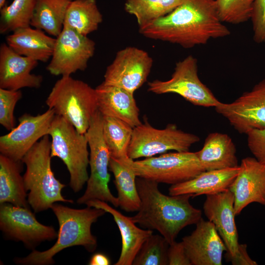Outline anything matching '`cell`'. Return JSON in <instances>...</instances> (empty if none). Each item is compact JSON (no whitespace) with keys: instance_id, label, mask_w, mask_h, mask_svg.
<instances>
[{"instance_id":"9","label":"cell","mask_w":265,"mask_h":265,"mask_svg":"<svg viewBox=\"0 0 265 265\" xmlns=\"http://www.w3.org/2000/svg\"><path fill=\"white\" fill-rule=\"evenodd\" d=\"M131 165L137 177L171 185L189 180L206 171L196 152L189 151L132 160Z\"/></svg>"},{"instance_id":"40","label":"cell","mask_w":265,"mask_h":265,"mask_svg":"<svg viewBox=\"0 0 265 265\" xmlns=\"http://www.w3.org/2000/svg\"><path fill=\"white\" fill-rule=\"evenodd\" d=\"M6 0H0V8H2L4 5H5Z\"/></svg>"},{"instance_id":"32","label":"cell","mask_w":265,"mask_h":265,"mask_svg":"<svg viewBox=\"0 0 265 265\" xmlns=\"http://www.w3.org/2000/svg\"><path fill=\"white\" fill-rule=\"evenodd\" d=\"M169 243L160 234L150 236L143 243L133 261V265H168Z\"/></svg>"},{"instance_id":"29","label":"cell","mask_w":265,"mask_h":265,"mask_svg":"<svg viewBox=\"0 0 265 265\" xmlns=\"http://www.w3.org/2000/svg\"><path fill=\"white\" fill-rule=\"evenodd\" d=\"M132 131L133 128L127 123L116 118L103 116V136L111 158L118 160L130 158L128 150Z\"/></svg>"},{"instance_id":"23","label":"cell","mask_w":265,"mask_h":265,"mask_svg":"<svg viewBox=\"0 0 265 265\" xmlns=\"http://www.w3.org/2000/svg\"><path fill=\"white\" fill-rule=\"evenodd\" d=\"M7 45L17 53L37 61L51 58L56 40L43 30L28 26L18 28L5 38Z\"/></svg>"},{"instance_id":"5","label":"cell","mask_w":265,"mask_h":265,"mask_svg":"<svg viewBox=\"0 0 265 265\" xmlns=\"http://www.w3.org/2000/svg\"><path fill=\"white\" fill-rule=\"evenodd\" d=\"M46 104L82 134L86 132L98 110L95 89L71 76L61 77L56 81Z\"/></svg>"},{"instance_id":"17","label":"cell","mask_w":265,"mask_h":265,"mask_svg":"<svg viewBox=\"0 0 265 265\" xmlns=\"http://www.w3.org/2000/svg\"><path fill=\"white\" fill-rule=\"evenodd\" d=\"M239 168L229 187L234 197L236 216L252 203L265 206V164L255 158L246 157L241 160Z\"/></svg>"},{"instance_id":"19","label":"cell","mask_w":265,"mask_h":265,"mask_svg":"<svg viewBox=\"0 0 265 265\" xmlns=\"http://www.w3.org/2000/svg\"><path fill=\"white\" fill-rule=\"evenodd\" d=\"M36 60L20 55L5 43L0 46V88L19 90L27 87L39 88L43 77L31 74L38 65Z\"/></svg>"},{"instance_id":"13","label":"cell","mask_w":265,"mask_h":265,"mask_svg":"<svg viewBox=\"0 0 265 265\" xmlns=\"http://www.w3.org/2000/svg\"><path fill=\"white\" fill-rule=\"evenodd\" d=\"M0 229L6 236L23 242L30 249L57 236L54 228L40 223L30 209L8 203L0 204Z\"/></svg>"},{"instance_id":"8","label":"cell","mask_w":265,"mask_h":265,"mask_svg":"<svg viewBox=\"0 0 265 265\" xmlns=\"http://www.w3.org/2000/svg\"><path fill=\"white\" fill-rule=\"evenodd\" d=\"M199 141L197 135L179 129L175 124H168L163 129H158L145 120L133 128L128 156L134 160L170 150L189 151L190 146Z\"/></svg>"},{"instance_id":"28","label":"cell","mask_w":265,"mask_h":265,"mask_svg":"<svg viewBox=\"0 0 265 265\" xmlns=\"http://www.w3.org/2000/svg\"><path fill=\"white\" fill-rule=\"evenodd\" d=\"M102 21L97 0H73L67 9L63 27L87 36L97 30Z\"/></svg>"},{"instance_id":"24","label":"cell","mask_w":265,"mask_h":265,"mask_svg":"<svg viewBox=\"0 0 265 265\" xmlns=\"http://www.w3.org/2000/svg\"><path fill=\"white\" fill-rule=\"evenodd\" d=\"M196 154L206 171L239 166L236 146L231 138L226 133L218 132L209 133L202 148Z\"/></svg>"},{"instance_id":"39","label":"cell","mask_w":265,"mask_h":265,"mask_svg":"<svg viewBox=\"0 0 265 265\" xmlns=\"http://www.w3.org/2000/svg\"><path fill=\"white\" fill-rule=\"evenodd\" d=\"M88 264L89 265H109L110 264V261L105 254L97 253L91 257Z\"/></svg>"},{"instance_id":"10","label":"cell","mask_w":265,"mask_h":265,"mask_svg":"<svg viewBox=\"0 0 265 265\" xmlns=\"http://www.w3.org/2000/svg\"><path fill=\"white\" fill-rule=\"evenodd\" d=\"M148 90L157 94L175 93L195 106H216L220 102L198 76L197 59L189 55L176 63L167 80H155L148 83Z\"/></svg>"},{"instance_id":"20","label":"cell","mask_w":265,"mask_h":265,"mask_svg":"<svg viewBox=\"0 0 265 265\" xmlns=\"http://www.w3.org/2000/svg\"><path fill=\"white\" fill-rule=\"evenodd\" d=\"M95 89L98 110L103 116L119 119L133 128L142 123L133 93L103 82Z\"/></svg>"},{"instance_id":"26","label":"cell","mask_w":265,"mask_h":265,"mask_svg":"<svg viewBox=\"0 0 265 265\" xmlns=\"http://www.w3.org/2000/svg\"><path fill=\"white\" fill-rule=\"evenodd\" d=\"M132 159L118 160L110 158L109 170L114 177V184L117 192L119 206L123 211L137 212L140 206V199L136 183V176L131 165Z\"/></svg>"},{"instance_id":"18","label":"cell","mask_w":265,"mask_h":265,"mask_svg":"<svg viewBox=\"0 0 265 265\" xmlns=\"http://www.w3.org/2000/svg\"><path fill=\"white\" fill-rule=\"evenodd\" d=\"M195 229L182 238L192 265H221L226 247L213 224L202 218Z\"/></svg>"},{"instance_id":"38","label":"cell","mask_w":265,"mask_h":265,"mask_svg":"<svg viewBox=\"0 0 265 265\" xmlns=\"http://www.w3.org/2000/svg\"><path fill=\"white\" fill-rule=\"evenodd\" d=\"M233 265H257V263L249 256L246 244H239L238 252L235 257L230 260Z\"/></svg>"},{"instance_id":"21","label":"cell","mask_w":265,"mask_h":265,"mask_svg":"<svg viewBox=\"0 0 265 265\" xmlns=\"http://www.w3.org/2000/svg\"><path fill=\"white\" fill-rule=\"evenodd\" d=\"M87 207L104 210L113 217L120 232L122 248L115 265H132L143 243L153 234V231L142 229L136 226L131 217H128L111 207L107 202L92 200L85 203Z\"/></svg>"},{"instance_id":"37","label":"cell","mask_w":265,"mask_h":265,"mask_svg":"<svg viewBox=\"0 0 265 265\" xmlns=\"http://www.w3.org/2000/svg\"><path fill=\"white\" fill-rule=\"evenodd\" d=\"M169 265H192L182 241H174L168 251Z\"/></svg>"},{"instance_id":"3","label":"cell","mask_w":265,"mask_h":265,"mask_svg":"<svg viewBox=\"0 0 265 265\" xmlns=\"http://www.w3.org/2000/svg\"><path fill=\"white\" fill-rule=\"evenodd\" d=\"M51 209L59 224L56 241L44 251L35 250L27 256L18 258L15 262L25 265H48L54 263L53 257L62 250L74 246H82L89 252L94 251L97 240L91 233L93 223L106 212L101 209L87 207L77 209L54 203Z\"/></svg>"},{"instance_id":"16","label":"cell","mask_w":265,"mask_h":265,"mask_svg":"<svg viewBox=\"0 0 265 265\" xmlns=\"http://www.w3.org/2000/svg\"><path fill=\"white\" fill-rule=\"evenodd\" d=\"M206 196L203 207L204 213L213 224L223 240L227 249L225 257L230 261L237 255L239 244L233 194L228 189Z\"/></svg>"},{"instance_id":"2","label":"cell","mask_w":265,"mask_h":265,"mask_svg":"<svg viewBox=\"0 0 265 265\" xmlns=\"http://www.w3.org/2000/svg\"><path fill=\"white\" fill-rule=\"evenodd\" d=\"M136 183L140 206L132 220L143 228L157 230L169 244L182 229L202 218V211L189 202L190 195H166L159 190L158 183L143 178L137 177Z\"/></svg>"},{"instance_id":"4","label":"cell","mask_w":265,"mask_h":265,"mask_svg":"<svg viewBox=\"0 0 265 265\" xmlns=\"http://www.w3.org/2000/svg\"><path fill=\"white\" fill-rule=\"evenodd\" d=\"M51 141L49 135L40 139L22 159L26 170L23 176L27 201L35 212L51 209L58 202L73 203L65 198L62 190L66 185L57 179L51 168Z\"/></svg>"},{"instance_id":"11","label":"cell","mask_w":265,"mask_h":265,"mask_svg":"<svg viewBox=\"0 0 265 265\" xmlns=\"http://www.w3.org/2000/svg\"><path fill=\"white\" fill-rule=\"evenodd\" d=\"M95 51V43L87 36L68 27L56 37L53 52L46 67L54 76H70L84 71Z\"/></svg>"},{"instance_id":"12","label":"cell","mask_w":265,"mask_h":265,"mask_svg":"<svg viewBox=\"0 0 265 265\" xmlns=\"http://www.w3.org/2000/svg\"><path fill=\"white\" fill-rule=\"evenodd\" d=\"M153 60L148 53L134 47L119 51L104 75V84L134 92L147 81Z\"/></svg>"},{"instance_id":"30","label":"cell","mask_w":265,"mask_h":265,"mask_svg":"<svg viewBox=\"0 0 265 265\" xmlns=\"http://www.w3.org/2000/svg\"><path fill=\"white\" fill-rule=\"evenodd\" d=\"M184 0H126L125 11L133 15L139 27L166 16Z\"/></svg>"},{"instance_id":"33","label":"cell","mask_w":265,"mask_h":265,"mask_svg":"<svg viewBox=\"0 0 265 265\" xmlns=\"http://www.w3.org/2000/svg\"><path fill=\"white\" fill-rule=\"evenodd\" d=\"M218 14L223 23L239 24L251 19L254 0H215Z\"/></svg>"},{"instance_id":"31","label":"cell","mask_w":265,"mask_h":265,"mask_svg":"<svg viewBox=\"0 0 265 265\" xmlns=\"http://www.w3.org/2000/svg\"><path fill=\"white\" fill-rule=\"evenodd\" d=\"M36 0H13L0 8V33L5 34L28 26Z\"/></svg>"},{"instance_id":"7","label":"cell","mask_w":265,"mask_h":265,"mask_svg":"<svg viewBox=\"0 0 265 265\" xmlns=\"http://www.w3.org/2000/svg\"><path fill=\"white\" fill-rule=\"evenodd\" d=\"M103 125V116L98 110L93 116L85 133L90 149V174L86 190L77 202L82 205L90 200H99L110 203L117 208L118 199L111 193L108 186L111 155L104 138Z\"/></svg>"},{"instance_id":"35","label":"cell","mask_w":265,"mask_h":265,"mask_svg":"<svg viewBox=\"0 0 265 265\" xmlns=\"http://www.w3.org/2000/svg\"><path fill=\"white\" fill-rule=\"evenodd\" d=\"M255 42H265V0H254L251 18Z\"/></svg>"},{"instance_id":"34","label":"cell","mask_w":265,"mask_h":265,"mask_svg":"<svg viewBox=\"0 0 265 265\" xmlns=\"http://www.w3.org/2000/svg\"><path fill=\"white\" fill-rule=\"evenodd\" d=\"M22 97V93L20 90L0 88V124L8 131L15 127L14 109Z\"/></svg>"},{"instance_id":"14","label":"cell","mask_w":265,"mask_h":265,"mask_svg":"<svg viewBox=\"0 0 265 265\" xmlns=\"http://www.w3.org/2000/svg\"><path fill=\"white\" fill-rule=\"evenodd\" d=\"M216 111L240 133L265 128V79L231 103L220 102Z\"/></svg>"},{"instance_id":"22","label":"cell","mask_w":265,"mask_h":265,"mask_svg":"<svg viewBox=\"0 0 265 265\" xmlns=\"http://www.w3.org/2000/svg\"><path fill=\"white\" fill-rule=\"evenodd\" d=\"M236 168L205 171L187 181L171 185L169 195L189 194L195 197L218 193L229 189L239 172Z\"/></svg>"},{"instance_id":"1","label":"cell","mask_w":265,"mask_h":265,"mask_svg":"<svg viewBox=\"0 0 265 265\" xmlns=\"http://www.w3.org/2000/svg\"><path fill=\"white\" fill-rule=\"evenodd\" d=\"M139 32L186 49L230 34L219 17L215 0H184L166 16L139 27Z\"/></svg>"},{"instance_id":"6","label":"cell","mask_w":265,"mask_h":265,"mask_svg":"<svg viewBox=\"0 0 265 265\" xmlns=\"http://www.w3.org/2000/svg\"><path fill=\"white\" fill-rule=\"evenodd\" d=\"M49 135L52 158L57 157L64 162L70 174L69 186L78 192L89 178V153L85 133H80L66 120L55 114Z\"/></svg>"},{"instance_id":"15","label":"cell","mask_w":265,"mask_h":265,"mask_svg":"<svg viewBox=\"0 0 265 265\" xmlns=\"http://www.w3.org/2000/svg\"><path fill=\"white\" fill-rule=\"evenodd\" d=\"M55 115L49 108L42 114L25 113L19 118V125L0 137V154L21 161L27 152L49 132Z\"/></svg>"},{"instance_id":"27","label":"cell","mask_w":265,"mask_h":265,"mask_svg":"<svg viewBox=\"0 0 265 265\" xmlns=\"http://www.w3.org/2000/svg\"><path fill=\"white\" fill-rule=\"evenodd\" d=\"M73 0H36L30 26L58 36L62 31L66 13Z\"/></svg>"},{"instance_id":"36","label":"cell","mask_w":265,"mask_h":265,"mask_svg":"<svg viewBox=\"0 0 265 265\" xmlns=\"http://www.w3.org/2000/svg\"><path fill=\"white\" fill-rule=\"evenodd\" d=\"M246 134L249 149L258 160L265 164V128L251 130Z\"/></svg>"},{"instance_id":"25","label":"cell","mask_w":265,"mask_h":265,"mask_svg":"<svg viewBox=\"0 0 265 265\" xmlns=\"http://www.w3.org/2000/svg\"><path fill=\"white\" fill-rule=\"evenodd\" d=\"M21 161L0 155V204L10 203L30 209Z\"/></svg>"}]
</instances>
